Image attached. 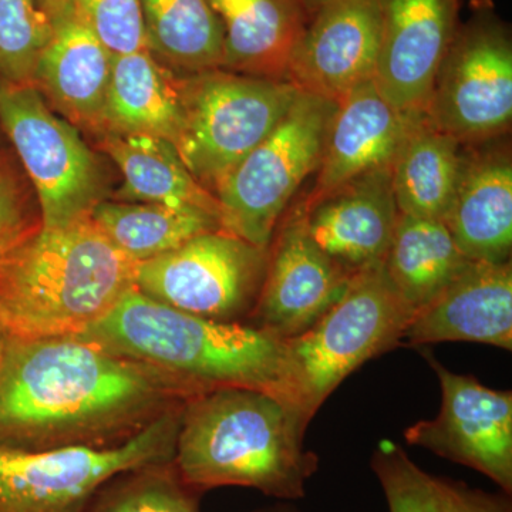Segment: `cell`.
Returning <instances> with one entry per match:
<instances>
[{
    "instance_id": "cell-18",
    "label": "cell",
    "mask_w": 512,
    "mask_h": 512,
    "mask_svg": "<svg viewBox=\"0 0 512 512\" xmlns=\"http://www.w3.org/2000/svg\"><path fill=\"white\" fill-rule=\"evenodd\" d=\"M444 224L468 261H511L512 156L505 137L466 146L463 173Z\"/></svg>"
},
{
    "instance_id": "cell-29",
    "label": "cell",
    "mask_w": 512,
    "mask_h": 512,
    "mask_svg": "<svg viewBox=\"0 0 512 512\" xmlns=\"http://www.w3.org/2000/svg\"><path fill=\"white\" fill-rule=\"evenodd\" d=\"M86 512H200L197 491L181 480L173 461L148 464L111 478Z\"/></svg>"
},
{
    "instance_id": "cell-12",
    "label": "cell",
    "mask_w": 512,
    "mask_h": 512,
    "mask_svg": "<svg viewBox=\"0 0 512 512\" xmlns=\"http://www.w3.org/2000/svg\"><path fill=\"white\" fill-rule=\"evenodd\" d=\"M423 355L440 382V413L407 427L404 439L410 446L480 471L511 494L512 393L451 372L429 350Z\"/></svg>"
},
{
    "instance_id": "cell-5",
    "label": "cell",
    "mask_w": 512,
    "mask_h": 512,
    "mask_svg": "<svg viewBox=\"0 0 512 512\" xmlns=\"http://www.w3.org/2000/svg\"><path fill=\"white\" fill-rule=\"evenodd\" d=\"M414 315L383 264L360 272L312 326L284 340L286 402L309 426L320 406L367 360L396 348Z\"/></svg>"
},
{
    "instance_id": "cell-3",
    "label": "cell",
    "mask_w": 512,
    "mask_h": 512,
    "mask_svg": "<svg viewBox=\"0 0 512 512\" xmlns=\"http://www.w3.org/2000/svg\"><path fill=\"white\" fill-rule=\"evenodd\" d=\"M308 429L284 400L262 390L224 387L185 403L174 466L192 490L248 487L282 501L305 497L319 458Z\"/></svg>"
},
{
    "instance_id": "cell-9",
    "label": "cell",
    "mask_w": 512,
    "mask_h": 512,
    "mask_svg": "<svg viewBox=\"0 0 512 512\" xmlns=\"http://www.w3.org/2000/svg\"><path fill=\"white\" fill-rule=\"evenodd\" d=\"M424 116L463 146L507 137L512 123V36L490 0H477L441 63Z\"/></svg>"
},
{
    "instance_id": "cell-25",
    "label": "cell",
    "mask_w": 512,
    "mask_h": 512,
    "mask_svg": "<svg viewBox=\"0 0 512 512\" xmlns=\"http://www.w3.org/2000/svg\"><path fill=\"white\" fill-rule=\"evenodd\" d=\"M467 264L444 221L399 214L383 268L414 313L429 305Z\"/></svg>"
},
{
    "instance_id": "cell-27",
    "label": "cell",
    "mask_w": 512,
    "mask_h": 512,
    "mask_svg": "<svg viewBox=\"0 0 512 512\" xmlns=\"http://www.w3.org/2000/svg\"><path fill=\"white\" fill-rule=\"evenodd\" d=\"M148 52L171 72L222 69L224 32L208 0H141Z\"/></svg>"
},
{
    "instance_id": "cell-7",
    "label": "cell",
    "mask_w": 512,
    "mask_h": 512,
    "mask_svg": "<svg viewBox=\"0 0 512 512\" xmlns=\"http://www.w3.org/2000/svg\"><path fill=\"white\" fill-rule=\"evenodd\" d=\"M335 110L336 101L299 90L284 119L215 190L225 231L269 248L296 192L318 171Z\"/></svg>"
},
{
    "instance_id": "cell-22",
    "label": "cell",
    "mask_w": 512,
    "mask_h": 512,
    "mask_svg": "<svg viewBox=\"0 0 512 512\" xmlns=\"http://www.w3.org/2000/svg\"><path fill=\"white\" fill-rule=\"evenodd\" d=\"M180 124L181 100L175 73L148 49L113 56L99 133L158 137L174 144Z\"/></svg>"
},
{
    "instance_id": "cell-17",
    "label": "cell",
    "mask_w": 512,
    "mask_h": 512,
    "mask_svg": "<svg viewBox=\"0 0 512 512\" xmlns=\"http://www.w3.org/2000/svg\"><path fill=\"white\" fill-rule=\"evenodd\" d=\"M403 340L421 346L473 342L512 350V264L468 261L421 311Z\"/></svg>"
},
{
    "instance_id": "cell-31",
    "label": "cell",
    "mask_w": 512,
    "mask_h": 512,
    "mask_svg": "<svg viewBox=\"0 0 512 512\" xmlns=\"http://www.w3.org/2000/svg\"><path fill=\"white\" fill-rule=\"evenodd\" d=\"M72 5L111 55L147 49L141 0H73Z\"/></svg>"
},
{
    "instance_id": "cell-10",
    "label": "cell",
    "mask_w": 512,
    "mask_h": 512,
    "mask_svg": "<svg viewBox=\"0 0 512 512\" xmlns=\"http://www.w3.org/2000/svg\"><path fill=\"white\" fill-rule=\"evenodd\" d=\"M0 124L39 197L45 228L89 217L103 201L99 161L69 121L56 116L35 86L0 79Z\"/></svg>"
},
{
    "instance_id": "cell-30",
    "label": "cell",
    "mask_w": 512,
    "mask_h": 512,
    "mask_svg": "<svg viewBox=\"0 0 512 512\" xmlns=\"http://www.w3.org/2000/svg\"><path fill=\"white\" fill-rule=\"evenodd\" d=\"M53 33V23L36 0H0V79L33 86L37 63Z\"/></svg>"
},
{
    "instance_id": "cell-13",
    "label": "cell",
    "mask_w": 512,
    "mask_h": 512,
    "mask_svg": "<svg viewBox=\"0 0 512 512\" xmlns=\"http://www.w3.org/2000/svg\"><path fill=\"white\" fill-rule=\"evenodd\" d=\"M353 278L313 242L293 202L269 244L264 284L245 323L281 340L295 338L339 301Z\"/></svg>"
},
{
    "instance_id": "cell-16",
    "label": "cell",
    "mask_w": 512,
    "mask_h": 512,
    "mask_svg": "<svg viewBox=\"0 0 512 512\" xmlns=\"http://www.w3.org/2000/svg\"><path fill=\"white\" fill-rule=\"evenodd\" d=\"M296 204L313 242L346 274L383 264L399 218L390 170L360 175Z\"/></svg>"
},
{
    "instance_id": "cell-21",
    "label": "cell",
    "mask_w": 512,
    "mask_h": 512,
    "mask_svg": "<svg viewBox=\"0 0 512 512\" xmlns=\"http://www.w3.org/2000/svg\"><path fill=\"white\" fill-rule=\"evenodd\" d=\"M224 32L222 69L286 80L309 22L299 0H208Z\"/></svg>"
},
{
    "instance_id": "cell-1",
    "label": "cell",
    "mask_w": 512,
    "mask_h": 512,
    "mask_svg": "<svg viewBox=\"0 0 512 512\" xmlns=\"http://www.w3.org/2000/svg\"><path fill=\"white\" fill-rule=\"evenodd\" d=\"M197 394L90 340L8 339L0 357V448L120 446Z\"/></svg>"
},
{
    "instance_id": "cell-8",
    "label": "cell",
    "mask_w": 512,
    "mask_h": 512,
    "mask_svg": "<svg viewBox=\"0 0 512 512\" xmlns=\"http://www.w3.org/2000/svg\"><path fill=\"white\" fill-rule=\"evenodd\" d=\"M184 406L158 417L120 446L0 448V512H86L111 478L174 460Z\"/></svg>"
},
{
    "instance_id": "cell-35",
    "label": "cell",
    "mask_w": 512,
    "mask_h": 512,
    "mask_svg": "<svg viewBox=\"0 0 512 512\" xmlns=\"http://www.w3.org/2000/svg\"><path fill=\"white\" fill-rule=\"evenodd\" d=\"M6 342H8V336L0 325V357H2L3 350H5Z\"/></svg>"
},
{
    "instance_id": "cell-34",
    "label": "cell",
    "mask_w": 512,
    "mask_h": 512,
    "mask_svg": "<svg viewBox=\"0 0 512 512\" xmlns=\"http://www.w3.org/2000/svg\"><path fill=\"white\" fill-rule=\"evenodd\" d=\"M302 3L303 8H305L306 13H308L309 18L313 15L323 5V3L328 2V0H299Z\"/></svg>"
},
{
    "instance_id": "cell-14",
    "label": "cell",
    "mask_w": 512,
    "mask_h": 512,
    "mask_svg": "<svg viewBox=\"0 0 512 512\" xmlns=\"http://www.w3.org/2000/svg\"><path fill=\"white\" fill-rule=\"evenodd\" d=\"M460 0H382L375 83L406 116H424L460 26Z\"/></svg>"
},
{
    "instance_id": "cell-28",
    "label": "cell",
    "mask_w": 512,
    "mask_h": 512,
    "mask_svg": "<svg viewBox=\"0 0 512 512\" xmlns=\"http://www.w3.org/2000/svg\"><path fill=\"white\" fill-rule=\"evenodd\" d=\"M372 468L390 512H512L504 495L484 493L466 484L431 476L392 441H380Z\"/></svg>"
},
{
    "instance_id": "cell-20",
    "label": "cell",
    "mask_w": 512,
    "mask_h": 512,
    "mask_svg": "<svg viewBox=\"0 0 512 512\" xmlns=\"http://www.w3.org/2000/svg\"><path fill=\"white\" fill-rule=\"evenodd\" d=\"M113 55L73 5L53 23L33 86L64 120L99 133Z\"/></svg>"
},
{
    "instance_id": "cell-4",
    "label": "cell",
    "mask_w": 512,
    "mask_h": 512,
    "mask_svg": "<svg viewBox=\"0 0 512 512\" xmlns=\"http://www.w3.org/2000/svg\"><path fill=\"white\" fill-rule=\"evenodd\" d=\"M74 338L164 370L198 393L244 387L288 403L284 340L248 323L217 322L178 311L136 288Z\"/></svg>"
},
{
    "instance_id": "cell-32",
    "label": "cell",
    "mask_w": 512,
    "mask_h": 512,
    "mask_svg": "<svg viewBox=\"0 0 512 512\" xmlns=\"http://www.w3.org/2000/svg\"><path fill=\"white\" fill-rule=\"evenodd\" d=\"M15 185L0 173V255L19 241L30 229Z\"/></svg>"
},
{
    "instance_id": "cell-6",
    "label": "cell",
    "mask_w": 512,
    "mask_h": 512,
    "mask_svg": "<svg viewBox=\"0 0 512 512\" xmlns=\"http://www.w3.org/2000/svg\"><path fill=\"white\" fill-rule=\"evenodd\" d=\"M181 124L174 146L214 194L221 181L284 119L299 90L286 80L224 69L178 77Z\"/></svg>"
},
{
    "instance_id": "cell-33",
    "label": "cell",
    "mask_w": 512,
    "mask_h": 512,
    "mask_svg": "<svg viewBox=\"0 0 512 512\" xmlns=\"http://www.w3.org/2000/svg\"><path fill=\"white\" fill-rule=\"evenodd\" d=\"M73 0H36L37 8L45 13L50 22L55 23L69 9Z\"/></svg>"
},
{
    "instance_id": "cell-23",
    "label": "cell",
    "mask_w": 512,
    "mask_h": 512,
    "mask_svg": "<svg viewBox=\"0 0 512 512\" xmlns=\"http://www.w3.org/2000/svg\"><path fill=\"white\" fill-rule=\"evenodd\" d=\"M464 160L466 146L416 117L390 168L399 214L446 221Z\"/></svg>"
},
{
    "instance_id": "cell-2",
    "label": "cell",
    "mask_w": 512,
    "mask_h": 512,
    "mask_svg": "<svg viewBox=\"0 0 512 512\" xmlns=\"http://www.w3.org/2000/svg\"><path fill=\"white\" fill-rule=\"evenodd\" d=\"M137 264L92 215L30 229L0 255V325L8 339L83 335L134 288Z\"/></svg>"
},
{
    "instance_id": "cell-26",
    "label": "cell",
    "mask_w": 512,
    "mask_h": 512,
    "mask_svg": "<svg viewBox=\"0 0 512 512\" xmlns=\"http://www.w3.org/2000/svg\"><path fill=\"white\" fill-rule=\"evenodd\" d=\"M90 215L103 234L136 262L174 251L197 235L224 229L211 212L164 202L103 200Z\"/></svg>"
},
{
    "instance_id": "cell-24",
    "label": "cell",
    "mask_w": 512,
    "mask_h": 512,
    "mask_svg": "<svg viewBox=\"0 0 512 512\" xmlns=\"http://www.w3.org/2000/svg\"><path fill=\"white\" fill-rule=\"evenodd\" d=\"M96 136L101 150L119 165L124 177L117 200L188 205L211 212L221 221L217 198L192 177L171 141L113 131Z\"/></svg>"
},
{
    "instance_id": "cell-19",
    "label": "cell",
    "mask_w": 512,
    "mask_h": 512,
    "mask_svg": "<svg viewBox=\"0 0 512 512\" xmlns=\"http://www.w3.org/2000/svg\"><path fill=\"white\" fill-rule=\"evenodd\" d=\"M416 117L394 109L375 80L350 90L336 101L315 184L306 197H318L360 175L390 170Z\"/></svg>"
},
{
    "instance_id": "cell-15",
    "label": "cell",
    "mask_w": 512,
    "mask_h": 512,
    "mask_svg": "<svg viewBox=\"0 0 512 512\" xmlns=\"http://www.w3.org/2000/svg\"><path fill=\"white\" fill-rule=\"evenodd\" d=\"M382 0H328L309 18L293 52L288 82L338 101L375 80Z\"/></svg>"
},
{
    "instance_id": "cell-11",
    "label": "cell",
    "mask_w": 512,
    "mask_h": 512,
    "mask_svg": "<svg viewBox=\"0 0 512 512\" xmlns=\"http://www.w3.org/2000/svg\"><path fill=\"white\" fill-rule=\"evenodd\" d=\"M269 248L225 229L138 262L137 291L171 308L217 322H247L268 269Z\"/></svg>"
},
{
    "instance_id": "cell-36",
    "label": "cell",
    "mask_w": 512,
    "mask_h": 512,
    "mask_svg": "<svg viewBox=\"0 0 512 512\" xmlns=\"http://www.w3.org/2000/svg\"><path fill=\"white\" fill-rule=\"evenodd\" d=\"M266 512H299L296 508L291 507V505H281V507H276L274 510H269Z\"/></svg>"
}]
</instances>
